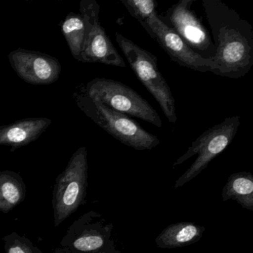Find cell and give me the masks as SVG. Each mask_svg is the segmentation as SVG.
I'll list each match as a JSON object with an SVG mask.
<instances>
[{
	"instance_id": "cell-1",
	"label": "cell",
	"mask_w": 253,
	"mask_h": 253,
	"mask_svg": "<svg viewBox=\"0 0 253 253\" xmlns=\"http://www.w3.org/2000/svg\"><path fill=\"white\" fill-rule=\"evenodd\" d=\"M215 55L212 73L238 79L253 66V29L250 23L220 0H203Z\"/></svg>"
},
{
	"instance_id": "cell-2",
	"label": "cell",
	"mask_w": 253,
	"mask_h": 253,
	"mask_svg": "<svg viewBox=\"0 0 253 253\" xmlns=\"http://www.w3.org/2000/svg\"><path fill=\"white\" fill-rule=\"evenodd\" d=\"M74 97L78 107L86 116L123 144L137 150H151L160 144L157 136L142 128L127 115L88 97L83 88L75 93Z\"/></svg>"
},
{
	"instance_id": "cell-3",
	"label": "cell",
	"mask_w": 253,
	"mask_h": 253,
	"mask_svg": "<svg viewBox=\"0 0 253 253\" xmlns=\"http://www.w3.org/2000/svg\"><path fill=\"white\" fill-rule=\"evenodd\" d=\"M115 38L139 81L158 102L169 122L175 124V102L171 88L158 69L157 57L119 32H116Z\"/></svg>"
},
{
	"instance_id": "cell-4",
	"label": "cell",
	"mask_w": 253,
	"mask_h": 253,
	"mask_svg": "<svg viewBox=\"0 0 253 253\" xmlns=\"http://www.w3.org/2000/svg\"><path fill=\"white\" fill-rule=\"evenodd\" d=\"M83 90L88 97L99 100L115 112L162 127V121L156 110L138 93L122 83L95 78Z\"/></svg>"
},
{
	"instance_id": "cell-5",
	"label": "cell",
	"mask_w": 253,
	"mask_h": 253,
	"mask_svg": "<svg viewBox=\"0 0 253 253\" xmlns=\"http://www.w3.org/2000/svg\"><path fill=\"white\" fill-rule=\"evenodd\" d=\"M240 124L241 118L239 116L231 117L200 135L192 143L186 153L173 164V167H177L194 155H198L195 162L176 181L174 187H182L185 183L195 178L215 157L223 152L236 135Z\"/></svg>"
},
{
	"instance_id": "cell-6",
	"label": "cell",
	"mask_w": 253,
	"mask_h": 253,
	"mask_svg": "<svg viewBox=\"0 0 253 253\" xmlns=\"http://www.w3.org/2000/svg\"><path fill=\"white\" fill-rule=\"evenodd\" d=\"M80 11L85 24V41L81 62L125 68V61L100 24L99 4L95 0H82Z\"/></svg>"
},
{
	"instance_id": "cell-7",
	"label": "cell",
	"mask_w": 253,
	"mask_h": 253,
	"mask_svg": "<svg viewBox=\"0 0 253 253\" xmlns=\"http://www.w3.org/2000/svg\"><path fill=\"white\" fill-rule=\"evenodd\" d=\"M195 2V0H180L159 17L195 52L204 58L212 60L215 48L208 31L191 9Z\"/></svg>"
},
{
	"instance_id": "cell-8",
	"label": "cell",
	"mask_w": 253,
	"mask_h": 253,
	"mask_svg": "<svg viewBox=\"0 0 253 253\" xmlns=\"http://www.w3.org/2000/svg\"><path fill=\"white\" fill-rule=\"evenodd\" d=\"M141 26L172 61L196 72H212L214 68L212 60L204 58L192 49L176 32L160 19L158 13Z\"/></svg>"
},
{
	"instance_id": "cell-9",
	"label": "cell",
	"mask_w": 253,
	"mask_h": 253,
	"mask_svg": "<svg viewBox=\"0 0 253 253\" xmlns=\"http://www.w3.org/2000/svg\"><path fill=\"white\" fill-rule=\"evenodd\" d=\"M14 72L32 85H50L60 78L61 65L55 57L41 52L18 48L8 56Z\"/></svg>"
},
{
	"instance_id": "cell-10",
	"label": "cell",
	"mask_w": 253,
	"mask_h": 253,
	"mask_svg": "<svg viewBox=\"0 0 253 253\" xmlns=\"http://www.w3.org/2000/svg\"><path fill=\"white\" fill-rule=\"evenodd\" d=\"M49 118H26L0 126V145L13 149L26 146L38 140L51 125Z\"/></svg>"
},
{
	"instance_id": "cell-11",
	"label": "cell",
	"mask_w": 253,
	"mask_h": 253,
	"mask_svg": "<svg viewBox=\"0 0 253 253\" xmlns=\"http://www.w3.org/2000/svg\"><path fill=\"white\" fill-rule=\"evenodd\" d=\"M204 227L190 222L175 223L168 226L156 238L157 245L161 248H175L189 245L201 238Z\"/></svg>"
},
{
	"instance_id": "cell-12",
	"label": "cell",
	"mask_w": 253,
	"mask_h": 253,
	"mask_svg": "<svg viewBox=\"0 0 253 253\" xmlns=\"http://www.w3.org/2000/svg\"><path fill=\"white\" fill-rule=\"evenodd\" d=\"M223 201L235 200L243 207L253 210V178L250 173L232 174L222 192Z\"/></svg>"
},
{
	"instance_id": "cell-13",
	"label": "cell",
	"mask_w": 253,
	"mask_h": 253,
	"mask_svg": "<svg viewBox=\"0 0 253 253\" xmlns=\"http://www.w3.org/2000/svg\"><path fill=\"white\" fill-rule=\"evenodd\" d=\"M62 33L75 60L81 62L85 37V24L81 14L69 13L60 24Z\"/></svg>"
},
{
	"instance_id": "cell-14",
	"label": "cell",
	"mask_w": 253,
	"mask_h": 253,
	"mask_svg": "<svg viewBox=\"0 0 253 253\" xmlns=\"http://www.w3.org/2000/svg\"><path fill=\"white\" fill-rule=\"evenodd\" d=\"M130 14L140 24L146 23L154 14H157L158 2L155 0H120Z\"/></svg>"
},
{
	"instance_id": "cell-15",
	"label": "cell",
	"mask_w": 253,
	"mask_h": 253,
	"mask_svg": "<svg viewBox=\"0 0 253 253\" xmlns=\"http://www.w3.org/2000/svg\"><path fill=\"white\" fill-rule=\"evenodd\" d=\"M2 187L0 192H2V198L11 205L18 202L20 198V192L16 183L13 180H8L5 176L2 177Z\"/></svg>"
},
{
	"instance_id": "cell-16",
	"label": "cell",
	"mask_w": 253,
	"mask_h": 253,
	"mask_svg": "<svg viewBox=\"0 0 253 253\" xmlns=\"http://www.w3.org/2000/svg\"><path fill=\"white\" fill-rule=\"evenodd\" d=\"M103 239L97 235L82 237L74 243L75 248L81 251L87 252L95 250L103 246Z\"/></svg>"
},
{
	"instance_id": "cell-17",
	"label": "cell",
	"mask_w": 253,
	"mask_h": 253,
	"mask_svg": "<svg viewBox=\"0 0 253 253\" xmlns=\"http://www.w3.org/2000/svg\"><path fill=\"white\" fill-rule=\"evenodd\" d=\"M9 253H25V252L20 247H15L10 249Z\"/></svg>"
}]
</instances>
